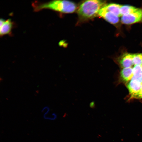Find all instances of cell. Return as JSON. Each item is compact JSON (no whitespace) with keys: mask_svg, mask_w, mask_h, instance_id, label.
<instances>
[{"mask_svg":"<svg viewBox=\"0 0 142 142\" xmlns=\"http://www.w3.org/2000/svg\"><path fill=\"white\" fill-rule=\"evenodd\" d=\"M121 5L112 3L105 5L103 8L118 17L121 16L120 9Z\"/></svg>","mask_w":142,"mask_h":142,"instance_id":"obj_7","label":"cell"},{"mask_svg":"<svg viewBox=\"0 0 142 142\" xmlns=\"http://www.w3.org/2000/svg\"><path fill=\"white\" fill-rule=\"evenodd\" d=\"M0 34L1 36L10 34L13 23L11 19L6 20L1 19L0 21Z\"/></svg>","mask_w":142,"mask_h":142,"instance_id":"obj_6","label":"cell"},{"mask_svg":"<svg viewBox=\"0 0 142 142\" xmlns=\"http://www.w3.org/2000/svg\"><path fill=\"white\" fill-rule=\"evenodd\" d=\"M32 5L36 11L48 9L61 13H70L75 12L77 8L75 3L67 0H53L43 3L35 2Z\"/></svg>","mask_w":142,"mask_h":142,"instance_id":"obj_1","label":"cell"},{"mask_svg":"<svg viewBox=\"0 0 142 142\" xmlns=\"http://www.w3.org/2000/svg\"><path fill=\"white\" fill-rule=\"evenodd\" d=\"M105 1L98 0L84 1L79 6L77 13L82 19L92 18L98 15L100 10L105 5Z\"/></svg>","mask_w":142,"mask_h":142,"instance_id":"obj_2","label":"cell"},{"mask_svg":"<svg viewBox=\"0 0 142 142\" xmlns=\"http://www.w3.org/2000/svg\"><path fill=\"white\" fill-rule=\"evenodd\" d=\"M138 8L129 5H121L120 11L121 16L131 13L136 11Z\"/></svg>","mask_w":142,"mask_h":142,"instance_id":"obj_8","label":"cell"},{"mask_svg":"<svg viewBox=\"0 0 142 142\" xmlns=\"http://www.w3.org/2000/svg\"><path fill=\"white\" fill-rule=\"evenodd\" d=\"M133 57V54L124 53L117 58L115 62L121 69L129 67L132 64Z\"/></svg>","mask_w":142,"mask_h":142,"instance_id":"obj_4","label":"cell"},{"mask_svg":"<svg viewBox=\"0 0 142 142\" xmlns=\"http://www.w3.org/2000/svg\"><path fill=\"white\" fill-rule=\"evenodd\" d=\"M89 106L90 107L94 109L95 108V105L94 101H92L90 104Z\"/></svg>","mask_w":142,"mask_h":142,"instance_id":"obj_9","label":"cell"},{"mask_svg":"<svg viewBox=\"0 0 142 142\" xmlns=\"http://www.w3.org/2000/svg\"><path fill=\"white\" fill-rule=\"evenodd\" d=\"M98 16L113 24H117L119 20V17L103 7L99 11Z\"/></svg>","mask_w":142,"mask_h":142,"instance_id":"obj_5","label":"cell"},{"mask_svg":"<svg viewBox=\"0 0 142 142\" xmlns=\"http://www.w3.org/2000/svg\"><path fill=\"white\" fill-rule=\"evenodd\" d=\"M122 23L127 25L138 22L142 20V8H138L134 12L121 16Z\"/></svg>","mask_w":142,"mask_h":142,"instance_id":"obj_3","label":"cell"}]
</instances>
